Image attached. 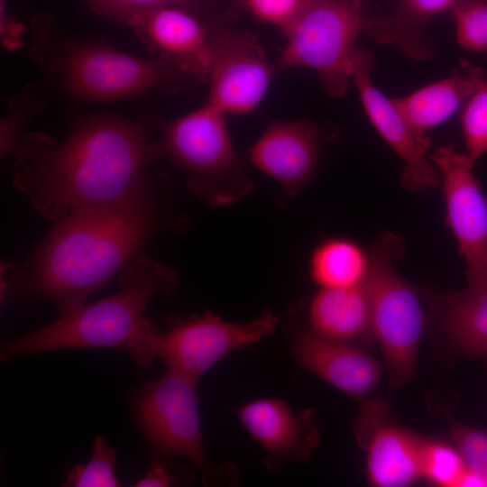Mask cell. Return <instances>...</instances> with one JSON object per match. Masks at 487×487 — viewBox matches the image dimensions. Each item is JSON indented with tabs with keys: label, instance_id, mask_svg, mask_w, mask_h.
<instances>
[{
	"label": "cell",
	"instance_id": "1",
	"mask_svg": "<svg viewBox=\"0 0 487 487\" xmlns=\"http://www.w3.org/2000/svg\"><path fill=\"white\" fill-rule=\"evenodd\" d=\"M148 112L134 119L111 113L76 117L61 142L40 132L23 133L13 186L54 223L144 188L148 166L159 159L153 134L160 118Z\"/></svg>",
	"mask_w": 487,
	"mask_h": 487
},
{
	"label": "cell",
	"instance_id": "2",
	"mask_svg": "<svg viewBox=\"0 0 487 487\" xmlns=\"http://www.w3.org/2000/svg\"><path fill=\"white\" fill-rule=\"evenodd\" d=\"M153 222L149 185L114 204L69 213L40 244L16 291L52 305L60 317L71 313L137 257Z\"/></svg>",
	"mask_w": 487,
	"mask_h": 487
},
{
	"label": "cell",
	"instance_id": "3",
	"mask_svg": "<svg viewBox=\"0 0 487 487\" xmlns=\"http://www.w3.org/2000/svg\"><path fill=\"white\" fill-rule=\"evenodd\" d=\"M28 55L52 86L80 101H111L151 90L173 95L201 84L161 57L143 59L103 40L73 37L50 14L32 19Z\"/></svg>",
	"mask_w": 487,
	"mask_h": 487
},
{
	"label": "cell",
	"instance_id": "4",
	"mask_svg": "<svg viewBox=\"0 0 487 487\" xmlns=\"http://www.w3.org/2000/svg\"><path fill=\"white\" fill-rule=\"evenodd\" d=\"M119 286L115 295L85 304L51 324L7 341L1 347V362L58 349L127 350L152 299L173 292L179 277L170 267L137 256L122 271Z\"/></svg>",
	"mask_w": 487,
	"mask_h": 487
},
{
	"label": "cell",
	"instance_id": "5",
	"mask_svg": "<svg viewBox=\"0 0 487 487\" xmlns=\"http://www.w3.org/2000/svg\"><path fill=\"white\" fill-rule=\"evenodd\" d=\"M159 159L186 171L187 189L209 206L235 204L253 188L231 141L225 114L206 103L172 122L160 120Z\"/></svg>",
	"mask_w": 487,
	"mask_h": 487
},
{
	"label": "cell",
	"instance_id": "6",
	"mask_svg": "<svg viewBox=\"0 0 487 487\" xmlns=\"http://www.w3.org/2000/svg\"><path fill=\"white\" fill-rule=\"evenodd\" d=\"M198 381L167 370L134 389L130 409L151 454L181 457L197 466L206 485H234V464H214L206 450L201 430L197 385Z\"/></svg>",
	"mask_w": 487,
	"mask_h": 487
},
{
	"label": "cell",
	"instance_id": "7",
	"mask_svg": "<svg viewBox=\"0 0 487 487\" xmlns=\"http://www.w3.org/2000/svg\"><path fill=\"white\" fill-rule=\"evenodd\" d=\"M170 323L161 332L144 317L127 351L141 368L159 358L167 370L199 381L230 353L273 335L279 319L264 311L250 322L235 323L207 311L186 319L171 317Z\"/></svg>",
	"mask_w": 487,
	"mask_h": 487
},
{
	"label": "cell",
	"instance_id": "8",
	"mask_svg": "<svg viewBox=\"0 0 487 487\" xmlns=\"http://www.w3.org/2000/svg\"><path fill=\"white\" fill-rule=\"evenodd\" d=\"M371 15L362 0H303L281 31L287 42L277 68L312 69L328 96H342L352 79L355 41L365 32Z\"/></svg>",
	"mask_w": 487,
	"mask_h": 487
},
{
	"label": "cell",
	"instance_id": "9",
	"mask_svg": "<svg viewBox=\"0 0 487 487\" xmlns=\"http://www.w3.org/2000/svg\"><path fill=\"white\" fill-rule=\"evenodd\" d=\"M400 251V243L395 235L382 236L369 254L370 267L363 283L370 301L372 335L384 357L390 391L414 378L426 324L417 290L392 266Z\"/></svg>",
	"mask_w": 487,
	"mask_h": 487
},
{
	"label": "cell",
	"instance_id": "10",
	"mask_svg": "<svg viewBox=\"0 0 487 487\" xmlns=\"http://www.w3.org/2000/svg\"><path fill=\"white\" fill-rule=\"evenodd\" d=\"M212 67L207 103L224 114L253 112L262 100L275 67L256 36L210 23Z\"/></svg>",
	"mask_w": 487,
	"mask_h": 487
},
{
	"label": "cell",
	"instance_id": "11",
	"mask_svg": "<svg viewBox=\"0 0 487 487\" xmlns=\"http://www.w3.org/2000/svg\"><path fill=\"white\" fill-rule=\"evenodd\" d=\"M443 181L446 223L467 267L468 288L487 285V198L473 173V164L451 145L429 157Z\"/></svg>",
	"mask_w": 487,
	"mask_h": 487
},
{
	"label": "cell",
	"instance_id": "12",
	"mask_svg": "<svg viewBox=\"0 0 487 487\" xmlns=\"http://www.w3.org/2000/svg\"><path fill=\"white\" fill-rule=\"evenodd\" d=\"M354 432L365 454L371 484L405 487L423 478L421 456L426 438L400 425L384 400H362Z\"/></svg>",
	"mask_w": 487,
	"mask_h": 487
},
{
	"label": "cell",
	"instance_id": "13",
	"mask_svg": "<svg viewBox=\"0 0 487 487\" xmlns=\"http://www.w3.org/2000/svg\"><path fill=\"white\" fill-rule=\"evenodd\" d=\"M352 77L369 120L404 163L400 176L403 185L411 191L436 188L440 173L427 156L424 148L394 106L372 82V53L355 47L352 55Z\"/></svg>",
	"mask_w": 487,
	"mask_h": 487
},
{
	"label": "cell",
	"instance_id": "14",
	"mask_svg": "<svg viewBox=\"0 0 487 487\" xmlns=\"http://www.w3.org/2000/svg\"><path fill=\"white\" fill-rule=\"evenodd\" d=\"M235 415L264 453L269 471L285 464L307 463L320 442L316 410L295 411L287 400L261 398L243 404Z\"/></svg>",
	"mask_w": 487,
	"mask_h": 487
},
{
	"label": "cell",
	"instance_id": "15",
	"mask_svg": "<svg viewBox=\"0 0 487 487\" xmlns=\"http://www.w3.org/2000/svg\"><path fill=\"white\" fill-rule=\"evenodd\" d=\"M321 126L307 121H273L250 149L256 168L281 187L278 203L287 204L312 178L324 142Z\"/></svg>",
	"mask_w": 487,
	"mask_h": 487
},
{
	"label": "cell",
	"instance_id": "16",
	"mask_svg": "<svg viewBox=\"0 0 487 487\" xmlns=\"http://www.w3.org/2000/svg\"><path fill=\"white\" fill-rule=\"evenodd\" d=\"M210 23L188 10L161 6L138 17L129 27L156 56L206 84L212 67Z\"/></svg>",
	"mask_w": 487,
	"mask_h": 487
},
{
	"label": "cell",
	"instance_id": "17",
	"mask_svg": "<svg viewBox=\"0 0 487 487\" xmlns=\"http://www.w3.org/2000/svg\"><path fill=\"white\" fill-rule=\"evenodd\" d=\"M289 344L299 366L353 399H366L380 381V363L355 344L326 340L305 328L294 329Z\"/></svg>",
	"mask_w": 487,
	"mask_h": 487
},
{
	"label": "cell",
	"instance_id": "18",
	"mask_svg": "<svg viewBox=\"0 0 487 487\" xmlns=\"http://www.w3.org/2000/svg\"><path fill=\"white\" fill-rule=\"evenodd\" d=\"M478 67L461 60L459 68L437 82L411 94L391 98L420 144L427 150V132L449 119L472 92Z\"/></svg>",
	"mask_w": 487,
	"mask_h": 487
},
{
	"label": "cell",
	"instance_id": "19",
	"mask_svg": "<svg viewBox=\"0 0 487 487\" xmlns=\"http://www.w3.org/2000/svg\"><path fill=\"white\" fill-rule=\"evenodd\" d=\"M308 330L335 342L355 344L372 335L370 301L363 285L320 288L308 308Z\"/></svg>",
	"mask_w": 487,
	"mask_h": 487
},
{
	"label": "cell",
	"instance_id": "20",
	"mask_svg": "<svg viewBox=\"0 0 487 487\" xmlns=\"http://www.w3.org/2000/svg\"><path fill=\"white\" fill-rule=\"evenodd\" d=\"M455 0H397L390 14L371 15L365 33L376 42L395 45L416 60L431 59L437 51L427 35L430 21L451 9Z\"/></svg>",
	"mask_w": 487,
	"mask_h": 487
},
{
	"label": "cell",
	"instance_id": "21",
	"mask_svg": "<svg viewBox=\"0 0 487 487\" xmlns=\"http://www.w3.org/2000/svg\"><path fill=\"white\" fill-rule=\"evenodd\" d=\"M438 308L454 345L470 355L487 356V285L445 296Z\"/></svg>",
	"mask_w": 487,
	"mask_h": 487
},
{
	"label": "cell",
	"instance_id": "22",
	"mask_svg": "<svg viewBox=\"0 0 487 487\" xmlns=\"http://www.w3.org/2000/svg\"><path fill=\"white\" fill-rule=\"evenodd\" d=\"M369 267L370 255L357 243L331 237L313 251L309 273L320 288L346 289L363 285Z\"/></svg>",
	"mask_w": 487,
	"mask_h": 487
},
{
	"label": "cell",
	"instance_id": "23",
	"mask_svg": "<svg viewBox=\"0 0 487 487\" xmlns=\"http://www.w3.org/2000/svg\"><path fill=\"white\" fill-rule=\"evenodd\" d=\"M52 87L48 76L30 83L9 99L10 112L0 123V154L2 158L15 156L22 131L28 121L46 107L45 95Z\"/></svg>",
	"mask_w": 487,
	"mask_h": 487
},
{
	"label": "cell",
	"instance_id": "24",
	"mask_svg": "<svg viewBox=\"0 0 487 487\" xmlns=\"http://www.w3.org/2000/svg\"><path fill=\"white\" fill-rule=\"evenodd\" d=\"M98 15L130 26L138 17L161 6H177L192 12L207 23L220 0H87Z\"/></svg>",
	"mask_w": 487,
	"mask_h": 487
},
{
	"label": "cell",
	"instance_id": "25",
	"mask_svg": "<svg viewBox=\"0 0 487 487\" xmlns=\"http://www.w3.org/2000/svg\"><path fill=\"white\" fill-rule=\"evenodd\" d=\"M463 105L461 125L465 155L474 164L487 152V76L480 68L473 88Z\"/></svg>",
	"mask_w": 487,
	"mask_h": 487
},
{
	"label": "cell",
	"instance_id": "26",
	"mask_svg": "<svg viewBox=\"0 0 487 487\" xmlns=\"http://www.w3.org/2000/svg\"><path fill=\"white\" fill-rule=\"evenodd\" d=\"M116 452L104 436H96L93 454L85 464L70 469L62 482L66 487H118L121 482L115 473Z\"/></svg>",
	"mask_w": 487,
	"mask_h": 487
},
{
	"label": "cell",
	"instance_id": "27",
	"mask_svg": "<svg viewBox=\"0 0 487 487\" xmlns=\"http://www.w3.org/2000/svg\"><path fill=\"white\" fill-rule=\"evenodd\" d=\"M421 467L422 476L441 487H458L467 468L455 446L432 439H425Z\"/></svg>",
	"mask_w": 487,
	"mask_h": 487
},
{
	"label": "cell",
	"instance_id": "28",
	"mask_svg": "<svg viewBox=\"0 0 487 487\" xmlns=\"http://www.w3.org/2000/svg\"><path fill=\"white\" fill-rule=\"evenodd\" d=\"M449 13L459 46L472 52H487V0H455Z\"/></svg>",
	"mask_w": 487,
	"mask_h": 487
},
{
	"label": "cell",
	"instance_id": "29",
	"mask_svg": "<svg viewBox=\"0 0 487 487\" xmlns=\"http://www.w3.org/2000/svg\"><path fill=\"white\" fill-rule=\"evenodd\" d=\"M449 435L468 469L487 481V433L447 418Z\"/></svg>",
	"mask_w": 487,
	"mask_h": 487
},
{
	"label": "cell",
	"instance_id": "30",
	"mask_svg": "<svg viewBox=\"0 0 487 487\" xmlns=\"http://www.w3.org/2000/svg\"><path fill=\"white\" fill-rule=\"evenodd\" d=\"M151 458L149 469L134 487L184 486L193 481V473L178 464L176 457L151 454Z\"/></svg>",
	"mask_w": 487,
	"mask_h": 487
},
{
	"label": "cell",
	"instance_id": "31",
	"mask_svg": "<svg viewBox=\"0 0 487 487\" xmlns=\"http://www.w3.org/2000/svg\"><path fill=\"white\" fill-rule=\"evenodd\" d=\"M303 0H246L248 9L262 22L283 31L298 14Z\"/></svg>",
	"mask_w": 487,
	"mask_h": 487
},
{
	"label": "cell",
	"instance_id": "32",
	"mask_svg": "<svg viewBox=\"0 0 487 487\" xmlns=\"http://www.w3.org/2000/svg\"><path fill=\"white\" fill-rule=\"evenodd\" d=\"M1 40L5 48L14 51L22 46L23 25L11 18L1 2Z\"/></svg>",
	"mask_w": 487,
	"mask_h": 487
},
{
	"label": "cell",
	"instance_id": "33",
	"mask_svg": "<svg viewBox=\"0 0 487 487\" xmlns=\"http://www.w3.org/2000/svg\"><path fill=\"white\" fill-rule=\"evenodd\" d=\"M487 486L486 479L468 468L464 473L458 487H482Z\"/></svg>",
	"mask_w": 487,
	"mask_h": 487
}]
</instances>
